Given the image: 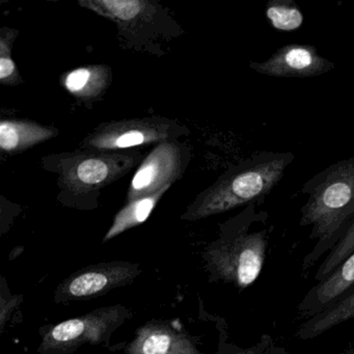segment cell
Wrapping results in <instances>:
<instances>
[{
	"label": "cell",
	"instance_id": "6da1fadb",
	"mask_svg": "<svg viewBox=\"0 0 354 354\" xmlns=\"http://www.w3.org/2000/svg\"><path fill=\"white\" fill-rule=\"evenodd\" d=\"M308 196L300 209L299 225L310 227L314 248L304 257L306 272L330 252L354 221V157L339 161L310 178L302 187Z\"/></svg>",
	"mask_w": 354,
	"mask_h": 354
},
{
	"label": "cell",
	"instance_id": "7a4b0ae2",
	"mask_svg": "<svg viewBox=\"0 0 354 354\" xmlns=\"http://www.w3.org/2000/svg\"><path fill=\"white\" fill-rule=\"evenodd\" d=\"M248 205L223 223L219 236L203 252L212 283H231L239 291L256 283L262 273L269 246L268 214Z\"/></svg>",
	"mask_w": 354,
	"mask_h": 354
},
{
	"label": "cell",
	"instance_id": "3957f363",
	"mask_svg": "<svg viewBox=\"0 0 354 354\" xmlns=\"http://www.w3.org/2000/svg\"><path fill=\"white\" fill-rule=\"evenodd\" d=\"M286 152H260L230 169L203 192L182 215L185 221H200L248 205H261L283 179L293 162Z\"/></svg>",
	"mask_w": 354,
	"mask_h": 354
},
{
	"label": "cell",
	"instance_id": "277c9868",
	"mask_svg": "<svg viewBox=\"0 0 354 354\" xmlns=\"http://www.w3.org/2000/svg\"><path fill=\"white\" fill-rule=\"evenodd\" d=\"M132 315L130 308L117 304L57 323L43 333L39 354H73L86 344L107 343Z\"/></svg>",
	"mask_w": 354,
	"mask_h": 354
},
{
	"label": "cell",
	"instance_id": "5b68a950",
	"mask_svg": "<svg viewBox=\"0 0 354 354\" xmlns=\"http://www.w3.org/2000/svg\"><path fill=\"white\" fill-rule=\"evenodd\" d=\"M138 154L84 153L59 157L57 171L62 189L80 198L99 192L125 175L140 161Z\"/></svg>",
	"mask_w": 354,
	"mask_h": 354
},
{
	"label": "cell",
	"instance_id": "8992f818",
	"mask_svg": "<svg viewBox=\"0 0 354 354\" xmlns=\"http://www.w3.org/2000/svg\"><path fill=\"white\" fill-rule=\"evenodd\" d=\"M183 128L161 118L125 120L101 124L91 132L82 147L88 152L106 153L150 144L173 142Z\"/></svg>",
	"mask_w": 354,
	"mask_h": 354
},
{
	"label": "cell",
	"instance_id": "52a82bcc",
	"mask_svg": "<svg viewBox=\"0 0 354 354\" xmlns=\"http://www.w3.org/2000/svg\"><path fill=\"white\" fill-rule=\"evenodd\" d=\"M140 272L138 263L128 261L90 265L72 273L59 283L55 291V301L69 304L101 297L111 290L130 285Z\"/></svg>",
	"mask_w": 354,
	"mask_h": 354
},
{
	"label": "cell",
	"instance_id": "ba28073f",
	"mask_svg": "<svg viewBox=\"0 0 354 354\" xmlns=\"http://www.w3.org/2000/svg\"><path fill=\"white\" fill-rule=\"evenodd\" d=\"M186 162L185 150L175 140L157 145L134 174L126 196L127 202L171 187L181 177Z\"/></svg>",
	"mask_w": 354,
	"mask_h": 354
},
{
	"label": "cell",
	"instance_id": "9c48e42d",
	"mask_svg": "<svg viewBox=\"0 0 354 354\" xmlns=\"http://www.w3.org/2000/svg\"><path fill=\"white\" fill-rule=\"evenodd\" d=\"M250 68L270 77L310 78L328 73L335 66L319 55L313 45L289 44L277 49L264 62H250Z\"/></svg>",
	"mask_w": 354,
	"mask_h": 354
},
{
	"label": "cell",
	"instance_id": "30bf717a",
	"mask_svg": "<svg viewBox=\"0 0 354 354\" xmlns=\"http://www.w3.org/2000/svg\"><path fill=\"white\" fill-rule=\"evenodd\" d=\"M352 294H354V252L324 281L310 288L298 304V314L308 320L331 310Z\"/></svg>",
	"mask_w": 354,
	"mask_h": 354
},
{
	"label": "cell",
	"instance_id": "8fae6325",
	"mask_svg": "<svg viewBox=\"0 0 354 354\" xmlns=\"http://www.w3.org/2000/svg\"><path fill=\"white\" fill-rule=\"evenodd\" d=\"M126 354H201L189 335L162 320L148 321L136 330Z\"/></svg>",
	"mask_w": 354,
	"mask_h": 354
},
{
	"label": "cell",
	"instance_id": "7c38bea8",
	"mask_svg": "<svg viewBox=\"0 0 354 354\" xmlns=\"http://www.w3.org/2000/svg\"><path fill=\"white\" fill-rule=\"evenodd\" d=\"M59 134L57 129L28 120H3L0 123V148L7 154L24 152Z\"/></svg>",
	"mask_w": 354,
	"mask_h": 354
},
{
	"label": "cell",
	"instance_id": "4fadbf2b",
	"mask_svg": "<svg viewBox=\"0 0 354 354\" xmlns=\"http://www.w3.org/2000/svg\"><path fill=\"white\" fill-rule=\"evenodd\" d=\"M111 82V70L107 66H88L68 72L62 84L76 98L90 100L100 97Z\"/></svg>",
	"mask_w": 354,
	"mask_h": 354
},
{
	"label": "cell",
	"instance_id": "5bb4252c",
	"mask_svg": "<svg viewBox=\"0 0 354 354\" xmlns=\"http://www.w3.org/2000/svg\"><path fill=\"white\" fill-rule=\"evenodd\" d=\"M78 3L84 9L124 26H131L155 12L151 3L144 0H80Z\"/></svg>",
	"mask_w": 354,
	"mask_h": 354
},
{
	"label": "cell",
	"instance_id": "9a60e30c",
	"mask_svg": "<svg viewBox=\"0 0 354 354\" xmlns=\"http://www.w3.org/2000/svg\"><path fill=\"white\" fill-rule=\"evenodd\" d=\"M169 188L165 187L156 194L127 202V204L113 218V225L103 238V243L121 235L122 233L132 227L144 223Z\"/></svg>",
	"mask_w": 354,
	"mask_h": 354
},
{
	"label": "cell",
	"instance_id": "2e32d148",
	"mask_svg": "<svg viewBox=\"0 0 354 354\" xmlns=\"http://www.w3.org/2000/svg\"><path fill=\"white\" fill-rule=\"evenodd\" d=\"M352 319H354V294L331 310L304 321L298 328L296 337L304 341L315 339Z\"/></svg>",
	"mask_w": 354,
	"mask_h": 354
},
{
	"label": "cell",
	"instance_id": "e0dca14e",
	"mask_svg": "<svg viewBox=\"0 0 354 354\" xmlns=\"http://www.w3.org/2000/svg\"><path fill=\"white\" fill-rule=\"evenodd\" d=\"M265 14L271 26L281 32H294L304 21L301 10L293 0H270Z\"/></svg>",
	"mask_w": 354,
	"mask_h": 354
},
{
	"label": "cell",
	"instance_id": "ac0fdd59",
	"mask_svg": "<svg viewBox=\"0 0 354 354\" xmlns=\"http://www.w3.org/2000/svg\"><path fill=\"white\" fill-rule=\"evenodd\" d=\"M354 252V221L349 229L344 234L335 248L327 254L326 258L321 263L317 269L314 279L316 281H322L335 271L350 254Z\"/></svg>",
	"mask_w": 354,
	"mask_h": 354
},
{
	"label": "cell",
	"instance_id": "d6986e66",
	"mask_svg": "<svg viewBox=\"0 0 354 354\" xmlns=\"http://www.w3.org/2000/svg\"><path fill=\"white\" fill-rule=\"evenodd\" d=\"M17 30L3 28L0 36V82L3 86H17L21 82L17 66L12 59V46Z\"/></svg>",
	"mask_w": 354,
	"mask_h": 354
},
{
	"label": "cell",
	"instance_id": "ffe728a7",
	"mask_svg": "<svg viewBox=\"0 0 354 354\" xmlns=\"http://www.w3.org/2000/svg\"><path fill=\"white\" fill-rule=\"evenodd\" d=\"M22 296H13L10 293L9 290L6 294L3 287L1 288V301H0V333H3L6 328L8 320L11 318L15 308L21 302Z\"/></svg>",
	"mask_w": 354,
	"mask_h": 354
},
{
	"label": "cell",
	"instance_id": "44dd1931",
	"mask_svg": "<svg viewBox=\"0 0 354 354\" xmlns=\"http://www.w3.org/2000/svg\"><path fill=\"white\" fill-rule=\"evenodd\" d=\"M272 343L273 341L270 335H264L259 339L258 343L254 344V346L248 348V349H237L235 352L227 354H263V352Z\"/></svg>",
	"mask_w": 354,
	"mask_h": 354
},
{
	"label": "cell",
	"instance_id": "7402d4cb",
	"mask_svg": "<svg viewBox=\"0 0 354 354\" xmlns=\"http://www.w3.org/2000/svg\"><path fill=\"white\" fill-rule=\"evenodd\" d=\"M263 354H291L287 351V350L283 349V348L277 347V346L274 345V343L271 344Z\"/></svg>",
	"mask_w": 354,
	"mask_h": 354
},
{
	"label": "cell",
	"instance_id": "603a6c76",
	"mask_svg": "<svg viewBox=\"0 0 354 354\" xmlns=\"http://www.w3.org/2000/svg\"><path fill=\"white\" fill-rule=\"evenodd\" d=\"M345 354H354V346L353 347L350 348L349 350H347Z\"/></svg>",
	"mask_w": 354,
	"mask_h": 354
}]
</instances>
